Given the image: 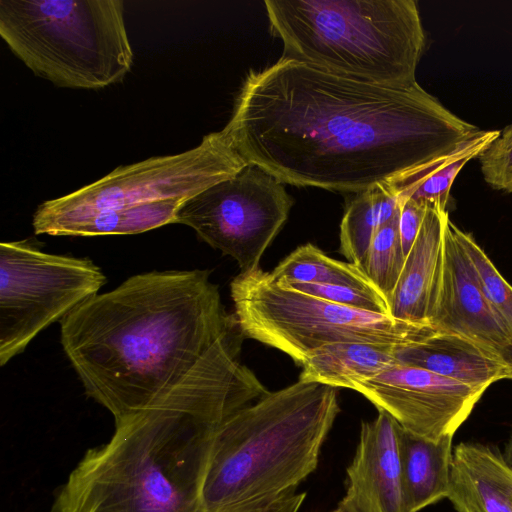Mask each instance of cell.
Listing matches in <instances>:
<instances>
[{
  "label": "cell",
  "mask_w": 512,
  "mask_h": 512,
  "mask_svg": "<svg viewBox=\"0 0 512 512\" xmlns=\"http://www.w3.org/2000/svg\"><path fill=\"white\" fill-rule=\"evenodd\" d=\"M283 184L261 167L247 164L185 201L176 223L191 227L204 242L234 258L240 273L257 270L293 205Z\"/></svg>",
  "instance_id": "9"
},
{
  "label": "cell",
  "mask_w": 512,
  "mask_h": 512,
  "mask_svg": "<svg viewBox=\"0 0 512 512\" xmlns=\"http://www.w3.org/2000/svg\"><path fill=\"white\" fill-rule=\"evenodd\" d=\"M0 35L57 87L102 89L133 64L121 0H0Z\"/></svg>",
  "instance_id": "5"
},
{
  "label": "cell",
  "mask_w": 512,
  "mask_h": 512,
  "mask_svg": "<svg viewBox=\"0 0 512 512\" xmlns=\"http://www.w3.org/2000/svg\"><path fill=\"white\" fill-rule=\"evenodd\" d=\"M498 357L506 369V379H512V335Z\"/></svg>",
  "instance_id": "27"
},
{
  "label": "cell",
  "mask_w": 512,
  "mask_h": 512,
  "mask_svg": "<svg viewBox=\"0 0 512 512\" xmlns=\"http://www.w3.org/2000/svg\"><path fill=\"white\" fill-rule=\"evenodd\" d=\"M281 59L387 86H411L425 47L413 0H266Z\"/></svg>",
  "instance_id": "4"
},
{
  "label": "cell",
  "mask_w": 512,
  "mask_h": 512,
  "mask_svg": "<svg viewBox=\"0 0 512 512\" xmlns=\"http://www.w3.org/2000/svg\"><path fill=\"white\" fill-rule=\"evenodd\" d=\"M485 181L494 189L512 192V125L478 156Z\"/></svg>",
  "instance_id": "25"
},
{
  "label": "cell",
  "mask_w": 512,
  "mask_h": 512,
  "mask_svg": "<svg viewBox=\"0 0 512 512\" xmlns=\"http://www.w3.org/2000/svg\"><path fill=\"white\" fill-rule=\"evenodd\" d=\"M452 438L416 436L402 427L399 434L402 481L408 512H418L450 495Z\"/></svg>",
  "instance_id": "16"
},
{
  "label": "cell",
  "mask_w": 512,
  "mask_h": 512,
  "mask_svg": "<svg viewBox=\"0 0 512 512\" xmlns=\"http://www.w3.org/2000/svg\"><path fill=\"white\" fill-rule=\"evenodd\" d=\"M271 273L276 279L288 282L376 290L366 273L358 266L333 259L311 243L296 248Z\"/></svg>",
  "instance_id": "20"
},
{
  "label": "cell",
  "mask_w": 512,
  "mask_h": 512,
  "mask_svg": "<svg viewBox=\"0 0 512 512\" xmlns=\"http://www.w3.org/2000/svg\"><path fill=\"white\" fill-rule=\"evenodd\" d=\"M428 325L436 331L463 336L497 356L511 336L484 297L474 269L454 235L449 216Z\"/></svg>",
  "instance_id": "11"
},
{
  "label": "cell",
  "mask_w": 512,
  "mask_h": 512,
  "mask_svg": "<svg viewBox=\"0 0 512 512\" xmlns=\"http://www.w3.org/2000/svg\"><path fill=\"white\" fill-rule=\"evenodd\" d=\"M355 390L407 432L437 440L453 436L485 392L428 370L396 363Z\"/></svg>",
  "instance_id": "10"
},
{
  "label": "cell",
  "mask_w": 512,
  "mask_h": 512,
  "mask_svg": "<svg viewBox=\"0 0 512 512\" xmlns=\"http://www.w3.org/2000/svg\"><path fill=\"white\" fill-rule=\"evenodd\" d=\"M223 130L248 164L284 184L356 194L481 131L418 83L387 86L281 58L247 74Z\"/></svg>",
  "instance_id": "1"
},
{
  "label": "cell",
  "mask_w": 512,
  "mask_h": 512,
  "mask_svg": "<svg viewBox=\"0 0 512 512\" xmlns=\"http://www.w3.org/2000/svg\"><path fill=\"white\" fill-rule=\"evenodd\" d=\"M448 499L457 512H512V466L487 445L460 443Z\"/></svg>",
  "instance_id": "15"
},
{
  "label": "cell",
  "mask_w": 512,
  "mask_h": 512,
  "mask_svg": "<svg viewBox=\"0 0 512 512\" xmlns=\"http://www.w3.org/2000/svg\"><path fill=\"white\" fill-rule=\"evenodd\" d=\"M234 315L246 338L276 348L302 365L307 355L326 344L359 342L404 345L432 331L320 299L290 288L271 272L240 273L230 284Z\"/></svg>",
  "instance_id": "6"
},
{
  "label": "cell",
  "mask_w": 512,
  "mask_h": 512,
  "mask_svg": "<svg viewBox=\"0 0 512 512\" xmlns=\"http://www.w3.org/2000/svg\"><path fill=\"white\" fill-rule=\"evenodd\" d=\"M248 163L222 129L205 135L193 149L120 166L101 179L39 205L33 216L36 234L54 233L92 213L160 201H187L231 178Z\"/></svg>",
  "instance_id": "7"
},
{
  "label": "cell",
  "mask_w": 512,
  "mask_h": 512,
  "mask_svg": "<svg viewBox=\"0 0 512 512\" xmlns=\"http://www.w3.org/2000/svg\"><path fill=\"white\" fill-rule=\"evenodd\" d=\"M401 426L385 411L362 422L347 468V488L333 512H408L401 471Z\"/></svg>",
  "instance_id": "12"
},
{
  "label": "cell",
  "mask_w": 512,
  "mask_h": 512,
  "mask_svg": "<svg viewBox=\"0 0 512 512\" xmlns=\"http://www.w3.org/2000/svg\"><path fill=\"white\" fill-rule=\"evenodd\" d=\"M377 229L372 189L357 193L347 204L341 221L339 251L364 272Z\"/></svg>",
  "instance_id": "22"
},
{
  "label": "cell",
  "mask_w": 512,
  "mask_h": 512,
  "mask_svg": "<svg viewBox=\"0 0 512 512\" xmlns=\"http://www.w3.org/2000/svg\"><path fill=\"white\" fill-rule=\"evenodd\" d=\"M333 512V511H332Z\"/></svg>",
  "instance_id": "28"
},
{
  "label": "cell",
  "mask_w": 512,
  "mask_h": 512,
  "mask_svg": "<svg viewBox=\"0 0 512 512\" xmlns=\"http://www.w3.org/2000/svg\"><path fill=\"white\" fill-rule=\"evenodd\" d=\"M453 232L474 269L484 297L512 335V285L499 273L470 233L454 224Z\"/></svg>",
  "instance_id": "23"
},
{
  "label": "cell",
  "mask_w": 512,
  "mask_h": 512,
  "mask_svg": "<svg viewBox=\"0 0 512 512\" xmlns=\"http://www.w3.org/2000/svg\"><path fill=\"white\" fill-rule=\"evenodd\" d=\"M398 363L428 370L474 388L486 390L506 379L499 357L475 342L448 332L432 330L423 338L395 347Z\"/></svg>",
  "instance_id": "13"
},
{
  "label": "cell",
  "mask_w": 512,
  "mask_h": 512,
  "mask_svg": "<svg viewBox=\"0 0 512 512\" xmlns=\"http://www.w3.org/2000/svg\"><path fill=\"white\" fill-rule=\"evenodd\" d=\"M243 340L229 328L180 383L116 421L110 440L70 472L50 512H196L212 430L268 392L240 361Z\"/></svg>",
  "instance_id": "2"
},
{
  "label": "cell",
  "mask_w": 512,
  "mask_h": 512,
  "mask_svg": "<svg viewBox=\"0 0 512 512\" xmlns=\"http://www.w3.org/2000/svg\"><path fill=\"white\" fill-rule=\"evenodd\" d=\"M448 216V211L427 206L420 231L388 301L389 316L393 319L429 326L428 313L438 278Z\"/></svg>",
  "instance_id": "14"
},
{
  "label": "cell",
  "mask_w": 512,
  "mask_h": 512,
  "mask_svg": "<svg viewBox=\"0 0 512 512\" xmlns=\"http://www.w3.org/2000/svg\"><path fill=\"white\" fill-rule=\"evenodd\" d=\"M399 217L400 212L390 222L377 229L365 266L366 275L387 303L405 262L399 235Z\"/></svg>",
  "instance_id": "21"
},
{
  "label": "cell",
  "mask_w": 512,
  "mask_h": 512,
  "mask_svg": "<svg viewBox=\"0 0 512 512\" xmlns=\"http://www.w3.org/2000/svg\"><path fill=\"white\" fill-rule=\"evenodd\" d=\"M499 135L497 130H481L452 151L407 171L386 186L399 202L411 199L447 211L450 189L460 170Z\"/></svg>",
  "instance_id": "18"
},
{
  "label": "cell",
  "mask_w": 512,
  "mask_h": 512,
  "mask_svg": "<svg viewBox=\"0 0 512 512\" xmlns=\"http://www.w3.org/2000/svg\"><path fill=\"white\" fill-rule=\"evenodd\" d=\"M184 202L169 200L98 211L63 225L54 236L127 235L146 232L176 223L177 213Z\"/></svg>",
  "instance_id": "19"
},
{
  "label": "cell",
  "mask_w": 512,
  "mask_h": 512,
  "mask_svg": "<svg viewBox=\"0 0 512 512\" xmlns=\"http://www.w3.org/2000/svg\"><path fill=\"white\" fill-rule=\"evenodd\" d=\"M278 281L290 288L338 305L389 315L387 301L376 290H364L344 285Z\"/></svg>",
  "instance_id": "24"
},
{
  "label": "cell",
  "mask_w": 512,
  "mask_h": 512,
  "mask_svg": "<svg viewBox=\"0 0 512 512\" xmlns=\"http://www.w3.org/2000/svg\"><path fill=\"white\" fill-rule=\"evenodd\" d=\"M106 282L91 260L43 252L30 240L0 245V365L97 294Z\"/></svg>",
  "instance_id": "8"
},
{
  "label": "cell",
  "mask_w": 512,
  "mask_h": 512,
  "mask_svg": "<svg viewBox=\"0 0 512 512\" xmlns=\"http://www.w3.org/2000/svg\"><path fill=\"white\" fill-rule=\"evenodd\" d=\"M395 347L359 342L326 344L307 355L299 380L352 390L356 382L396 364Z\"/></svg>",
  "instance_id": "17"
},
{
  "label": "cell",
  "mask_w": 512,
  "mask_h": 512,
  "mask_svg": "<svg viewBox=\"0 0 512 512\" xmlns=\"http://www.w3.org/2000/svg\"><path fill=\"white\" fill-rule=\"evenodd\" d=\"M209 275L137 274L60 321L63 350L85 393L115 422L180 383L235 321Z\"/></svg>",
  "instance_id": "3"
},
{
  "label": "cell",
  "mask_w": 512,
  "mask_h": 512,
  "mask_svg": "<svg viewBox=\"0 0 512 512\" xmlns=\"http://www.w3.org/2000/svg\"><path fill=\"white\" fill-rule=\"evenodd\" d=\"M400 204L399 235L405 255H408L424 220L427 205L411 199L403 200Z\"/></svg>",
  "instance_id": "26"
}]
</instances>
